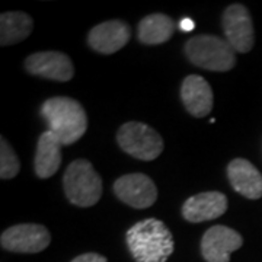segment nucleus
Here are the masks:
<instances>
[{
  "label": "nucleus",
  "instance_id": "11",
  "mask_svg": "<svg viewBox=\"0 0 262 262\" xmlns=\"http://www.w3.org/2000/svg\"><path fill=\"white\" fill-rule=\"evenodd\" d=\"M131 38L130 25L120 19L106 20L91 29L88 44L101 54H114L127 46Z\"/></svg>",
  "mask_w": 262,
  "mask_h": 262
},
{
  "label": "nucleus",
  "instance_id": "15",
  "mask_svg": "<svg viewBox=\"0 0 262 262\" xmlns=\"http://www.w3.org/2000/svg\"><path fill=\"white\" fill-rule=\"evenodd\" d=\"M63 143L51 131H46L38 139L35 153V173L38 178H51L61 165Z\"/></svg>",
  "mask_w": 262,
  "mask_h": 262
},
{
  "label": "nucleus",
  "instance_id": "20",
  "mask_svg": "<svg viewBox=\"0 0 262 262\" xmlns=\"http://www.w3.org/2000/svg\"><path fill=\"white\" fill-rule=\"evenodd\" d=\"M194 27H195V24H194L191 19L185 18L181 20V29H184V31H187V32L188 31H191V29H194Z\"/></svg>",
  "mask_w": 262,
  "mask_h": 262
},
{
  "label": "nucleus",
  "instance_id": "7",
  "mask_svg": "<svg viewBox=\"0 0 262 262\" xmlns=\"http://www.w3.org/2000/svg\"><path fill=\"white\" fill-rule=\"evenodd\" d=\"M223 29L226 41L236 53H249L255 44L252 18L249 10L241 3L227 6L223 13Z\"/></svg>",
  "mask_w": 262,
  "mask_h": 262
},
{
  "label": "nucleus",
  "instance_id": "9",
  "mask_svg": "<svg viewBox=\"0 0 262 262\" xmlns=\"http://www.w3.org/2000/svg\"><path fill=\"white\" fill-rule=\"evenodd\" d=\"M27 72L57 82H69L75 76L70 57L60 51H39L25 60Z\"/></svg>",
  "mask_w": 262,
  "mask_h": 262
},
{
  "label": "nucleus",
  "instance_id": "13",
  "mask_svg": "<svg viewBox=\"0 0 262 262\" xmlns=\"http://www.w3.org/2000/svg\"><path fill=\"white\" fill-rule=\"evenodd\" d=\"M181 99L187 111L195 118H204L213 110V89L204 77L189 75L181 86Z\"/></svg>",
  "mask_w": 262,
  "mask_h": 262
},
{
  "label": "nucleus",
  "instance_id": "19",
  "mask_svg": "<svg viewBox=\"0 0 262 262\" xmlns=\"http://www.w3.org/2000/svg\"><path fill=\"white\" fill-rule=\"evenodd\" d=\"M72 262H108V261H106V258H105V256L99 255V253L88 252V253H83V255L76 256L75 259H73Z\"/></svg>",
  "mask_w": 262,
  "mask_h": 262
},
{
  "label": "nucleus",
  "instance_id": "5",
  "mask_svg": "<svg viewBox=\"0 0 262 262\" xmlns=\"http://www.w3.org/2000/svg\"><path fill=\"white\" fill-rule=\"evenodd\" d=\"M117 141L127 155L146 162L159 158L165 149V143L159 133L139 121L122 124L117 133Z\"/></svg>",
  "mask_w": 262,
  "mask_h": 262
},
{
  "label": "nucleus",
  "instance_id": "2",
  "mask_svg": "<svg viewBox=\"0 0 262 262\" xmlns=\"http://www.w3.org/2000/svg\"><path fill=\"white\" fill-rule=\"evenodd\" d=\"M41 117L63 146H70L83 137L88 130V117L83 106L67 96L50 98L41 106Z\"/></svg>",
  "mask_w": 262,
  "mask_h": 262
},
{
  "label": "nucleus",
  "instance_id": "17",
  "mask_svg": "<svg viewBox=\"0 0 262 262\" xmlns=\"http://www.w3.org/2000/svg\"><path fill=\"white\" fill-rule=\"evenodd\" d=\"M34 28L32 18L25 12H5L0 16V46L18 44L31 35Z\"/></svg>",
  "mask_w": 262,
  "mask_h": 262
},
{
  "label": "nucleus",
  "instance_id": "8",
  "mask_svg": "<svg viewBox=\"0 0 262 262\" xmlns=\"http://www.w3.org/2000/svg\"><path fill=\"white\" fill-rule=\"evenodd\" d=\"M114 192L124 204L133 208H149L158 200V188L144 173L122 175L114 182Z\"/></svg>",
  "mask_w": 262,
  "mask_h": 262
},
{
  "label": "nucleus",
  "instance_id": "18",
  "mask_svg": "<svg viewBox=\"0 0 262 262\" xmlns=\"http://www.w3.org/2000/svg\"><path fill=\"white\" fill-rule=\"evenodd\" d=\"M19 170H20V163H19L18 155L12 149L9 141L2 137L0 139V178H15Z\"/></svg>",
  "mask_w": 262,
  "mask_h": 262
},
{
  "label": "nucleus",
  "instance_id": "4",
  "mask_svg": "<svg viewBox=\"0 0 262 262\" xmlns=\"http://www.w3.org/2000/svg\"><path fill=\"white\" fill-rule=\"evenodd\" d=\"M188 60L196 67L210 72H229L236 64V51L220 37L196 35L185 44Z\"/></svg>",
  "mask_w": 262,
  "mask_h": 262
},
{
  "label": "nucleus",
  "instance_id": "12",
  "mask_svg": "<svg viewBox=\"0 0 262 262\" xmlns=\"http://www.w3.org/2000/svg\"><path fill=\"white\" fill-rule=\"evenodd\" d=\"M227 207V196L223 192L207 191L189 196L182 206V215L187 222L201 223L222 217Z\"/></svg>",
  "mask_w": 262,
  "mask_h": 262
},
{
  "label": "nucleus",
  "instance_id": "14",
  "mask_svg": "<svg viewBox=\"0 0 262 262\" xmlns=\"http://www.w3.org/2000/svg\"><path fill=\"white\" fill-rule=\"evenodd\" d=\"M227 178L236 192L249 200L262 196V175L249 160L237 158L227 166Z\"/></svg>",
  "mask_w": 262,
  "mask_h": 262
},
{
  "label": "nucleus",
  "instance_id": "1",
  "mask_svg": "<svg viewBox=\"0 0 262 262\" xmlns=\"http://www.w3.org/2000/svg\"><path fill=\"white\" fill-rule=\"evenodd\" d=\"M125 242L136 262H166L175 242L166 225L158 219H144L130 227Z\"/></svg>",
  "mask_w": 262,
  "mask_h": 262
},
{
  "label": "nucleus",
  "instance_id": "3",
  "mask_svg": "<svg viewBox=\"0 0 262 262\" xmlns=\"http://www.w3.org/2000/svg\"><path fill=\"white\" fill-rule=\"evenodd\" d=\"M67 200L77 207L95 206L102 196V179L91 162L84 159L73 160L63 177Z\"/></svg>",
  "mask_w": 262,
  "mask_h": 262
},
{
  "label": "nucleus",
  "instance_id": "6",
  "mask_svg": "<svg viewBox=\"0 0 262 262\" xmlns=\"http://www.w3.org/2000/svg\"><path fill=\"white\" fill-rule=\"evenodd\" d=\"M51 242V234L48 229L42 225L24 223L15 225L6 229L0 244L2 248L16 253H38L44 251Z\"/></svg>",
  "mask_w": 262,
  "mask_h": 262
},
{
  "label": "nucleus",
  "instance_id": "10",
  "mask_svg": "<svg viewBox=\"0 0 262 262\" xmlns=\"http://www.w3.org/2000/svg\"><path fill=\"white\" fill-rule=\"evenodd\" d=\"M244 245V237L226 226H213L201 239V253L207 262H229L230 255Z\"/></svg>",
  "mask_w": 262,
  "mask_h": 262
},
{
  "label": "nucleus",
  "instance_id": "16",
  "mask_svg": "<svg viewBox=\"0 0 262 262\" xmlns=\"http://www.w3.org/2000/svg\"><path fill=\"white\" fill-rule=\"evenodd\" d=\"M175 32V22L168 15L153 13L143 18L137 28V37L141 44L159 46L169 41Z\"/></svg>",
  "mask_w": 262,
  "mask_h": 262
}]
</instances>
